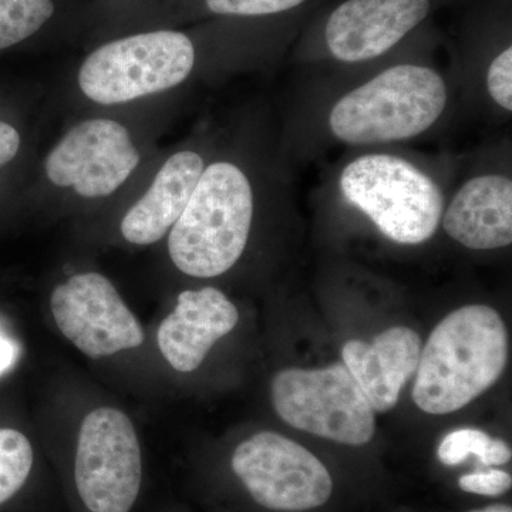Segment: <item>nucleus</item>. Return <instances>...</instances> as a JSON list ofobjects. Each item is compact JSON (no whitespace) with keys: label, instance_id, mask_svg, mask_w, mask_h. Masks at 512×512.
Instances as JSON below:
<instances>
[{"label":"nucleus","instance_id":"1a4fd4ad","mask_svg":"<svg viewBox=\"0 0 512 512\" xmlns=\"http://www.w3.org/2000/svg\"><path fill=\"white\" fill-rule=\"evenodd\" d=\"M50 308L60 332L92 359L143 345L136 316L109 279L96 272L74 275L57 286Z\"/></svg>","mask_w":512,"mask_h":512},{"label":"nucleus","instance_id":"6ab92c4d","mask_svg":"<svg viewBox=\"0 0 512 512\" xmlns=\"http://www.w3.org/2000/svg\"><path fill=\"white\" fill-rule=\"evenodd\" d=\"M217 15L265 16L301 6L305 0H205Z\"/></svg>","mask_w":512,"mask_h":512},{"label":"nucleus","instance_id":"dca6fc26","mask_svg":"<svg viewBox=\"0 0 512 512\" xmlns=\"http://www.w3.org/2000/svg\"><path fill=\"white\" fill-rule=\"evenodd\" d=\"M471 456H476L487 467L503 466L511 460V448L484 431L461 429L448 433L437 450V457L448 467H456Z\"/></svg>","mask_w":512,"mask_h":512},{"label":"nucleus","instance_id":"f8f14e48","mask_svg":"<svg viewBox=\"0 0 512 512\" xmlns=\"http://www.w3.org/2000/svg\"><path fill=\"white\" fill-rule=\"evenodd\" d=\"M238 319L234 303L218 289L181 292L173 313L158 330V348L178 372H194L217 340L234 330Z\"/></svg>","mask_w":512,"mask_h":512},{"label":"nucleus","instance_id":"20e7f679","mask_svg":"<svg viewBox=\"0 0 512 512\" xmlns=\"http://www.w3.org/2000/svg\"><path fill=\"white\" fill-rule=\"evenodd\" d=\"M340 190L397 244L426 242L443 217L439 185L403 158L387 154L357 158L343 170Z\"/></svg>","mask_w":512,"mask_h":512},{"label":"nucleus","instance_id":"0eeeda50","mask_svg":"<svg viewBox=\"0 0 512 512\" xmlns=\"http://www.w3.org/2000/svg\"><path fill=\"white\" fill-rule=\"evenodd\" d=\"M143 461L130 419L101 407L87 414L74 460V484L89 512H130L140 495Z\"/></svg>","mask_w":512,"mask_h":512},{"label":"nucleus","instance_id":"b1692460","mask_svg":"<svg viewBox=\"0 0 512 512\" xmlns=\"http://www.w3.org/2000/svg\"><path fill=\"white\" fill-rule=\"evenodd\" d=\"M470 512H512L510 505L495 504L490 507L481 508V510H474Z\"/></svg>","mask_w":512,"mask_h":512},{"label":"nucleus","instance_id":"2eb2a0df","mask_svg":"<svg viewBox=\"0 0 512 512\" xmlns=\"http://www.w3.org/2000/svg\"><path fill=\"white\" fill-rule=\"evenodd\" d=\"M202 171L204 161L192 151H181L168 158L150 190L121 221L124 239L134 245L160 241L183 214Z\"/></svg>","mask_w":512,"mask_h":512},{"label":"nucleus","instance_id":"a211bd4d","mask_svg":"<svg viewBox=\"0 0 512 512\" xmlns=\"http://www.w3.org/2000/svg\"><path fill=\"white\" fill-rule=\"evenodd\" d=\"M32 444L18 430L0 429V505L22 490L32 471Z\"/></svg>","mask_w":512,"mask_h":512},{"label":"nucleus","instance_id":"4468645a","mask_svg":"<svg viewBox=\"0 0 512 512\" xmlns=\"http://www.w3.org/2000/svg\"><path fill=\"white\" fill-rule=\"evenodd\" d=\"M451 238L471 249H497L512 242V181L481 175L461 187L444 215Z\"/></svg>","mask_w":512,"mask_h":512},{"label":"nucleus","instance_id":"9d476101","mask_svg":"<svg viewBox=\"0 0 512 512\" xmlns=\"http://www.w3.org/2000/svg\"><path fill=\"white\" fill-rule=\"evenodd\" d=\"M140 163L127 128L113 120L74 126L46 158V175L57 187H73L84 198L109 197Z\"/></svg>","mask_w":512,"mask_h":512},{"label":"nucleus","instance_id":"f03ea898","mask_svg":"<svg viewBox=\"0 0 512 512\" xmlns=\"http://www.w3.org/2000/svg\"><path fill=\"white\" fill-rule=\"evenodd\" d=\"M252 217L254 195L247 175L231 163L211 164L171 229V261L195 278L224 274L247 247Z\"/></svg>","mask_w":512,"mask_h":512},{"label":"nucleus","instance_id":"4be33fe9","mask_svg":"<svg viewBox=\"0 0 512 512\" xmlns=\"http://www.w3.org/2000/svg\"><path fill=\"white\" fill-rule=\"evenodd\" d=\"M20 148L18 130L5 121H0V167L10 163Z\"/></svg>","mask_w":512,"mask_h":512},{"label":"nucleus","instance_id":"5701e85b","mask_svg":"<svg viewBox=\"0 0 512 512\" xmlns=\"http://www.w3.org/2000/svg\"><path fill=\"white\" fill-rule=\"evenodd\" d=\"M18 359V348L12 340L0 333V373H5L15 365Z\"/></svg>","mask_w":512,"mask_h":512},{"label":"nucleus","instance_id":"39448f33","mask_svg":"<svg viewBox=\"0 0 512 512\" xmlns=\"http://www.w3.org/2000/svg\"><path fill=\"white\" fill-rule=\"evenodd\" d=\"M194 63V45L184 33H141L94 50L80 67L79 86L96 103H127L173 89Z\"/></svg>","mask_w":512,"mask_h":512},{"label":"nucleus","instance_id":"7ed1b4c3","mask_svg":"<svg viewBox=\"0 0 512 512\" xmlns=\"http://www.w3.org/2000/svg\"><path fill=\"white\" fill-rule=\"evenodd\" d=\"M447 104V87L429 67L400 64L342 97L330 113L343 143H392L424 133Z\"/></svg>","mask_w":512,"mask_h":512},{"label":"nucleus","instance_id":"6e6552de","mask_svg":"<svg viewBox=\"0 0 512 512\" xmlns=\"http://www.w3.org/2000/svg\"><path fill=\"white\" fill-rule=\"evenodd\" d=\"M231 466L256 503L268 510H312L332 495V477L322 461L272 431H261L239 444Z\"/></svg>","mask_w":512,"mask_h":512},{"label":"nucleus","instance_id":"ddd939ff","mask_svg":"<svg viewBox=\"0 0 512 512\" xmlns=\"http://www.w3.org/2000/svg\"><path fill=\"white\" fill-rule=\"evenodd\" d=\"M420 336L397 326L372 343L350 340L342 349L343 365L360 387L373 412L386 413L399 402L404 384L419 366Z\"/></svg>","mask_w":512,"mask_h":512},{"label":"nucleus","instance_id":"423d86ee","mask_svg":"<svg viewBox=\"0 0 512 512\" xmlns=\"http://www.w3.org/2000/svg\"><path fill=\"white\" fill-rule=\"evenodd\" d=\"M271 392L276 413L295 429L348 446L373 439L375 412L343 363L282 370Z\"/></svg>","mask_w":512,"mask_h":512},{"label":"nucleus","instance_id":"9b49d317","mask_svg":"<svg viewBox=\"0 0 512 512\" xmlns=\"http://www.w3.org/2000/svg\"><path fill=\"white\" fill-rule=\"evenodd\" d=\"M429 10L430 0H346L329 16L326 43L340 62H366L397 45Z\"/></svg>","mask_w":512,"mask_h":512},{"label":"nucleus","instance_id":"f3484780","mask_svg":"<svg viewBox=\"0 0 512 512\" xmlns=\"http://www.w3.org/2000/svg\"><path fill=\"white\" fill-rule=\"evenodd\" d=\"M53 13L52 0H0V50L35 35Z\"/></svg>","mask_w":512,"mask_h":512},{"label":"nucleus","instance_id":"f257e3e1","mask_svg":"<svg viewBox=\"0 0 512 512\" xmlns=\"http://www.w3.org/2000/svg\"><path fill=\"white\" fill-rule=\"evenodd\" d=\"M508 335L500 313L468 305L446 316L421 349L413 400L429 414L463 409L503 375Z\"/></svg>","mask_w":512,"mask_h":512},{"label":"nucleus","instance_id":"aec40b11","mask_svg":"<svg viewBox=\"0 0 512 512\" xmlns=\"http://www.w3.org/2000/svg\"><path fill=\"white\" fill-rule=\"evenodd\" d=\"M488 92L503 109L512 110V47L495 57L487 74Z\"/></svg>","mask_w":512,"mask_h":512},{"label":"nucleus","instance_id":"412c9836","mask_svg":"<svg viewBox=\"0 0 512 512\" xmlns=\"http://www.w3.org/2000/svg\"><path fill=\"white\" fill-rule=\"evenodd\" d=\"M461 490L466 493L478 495H488V497H497L507 493L512 485L510 474L503 470L481 471V473L466 474L458 480Z\"/></svg>","mask_w":512,"mask_h":512}]
</instances>
